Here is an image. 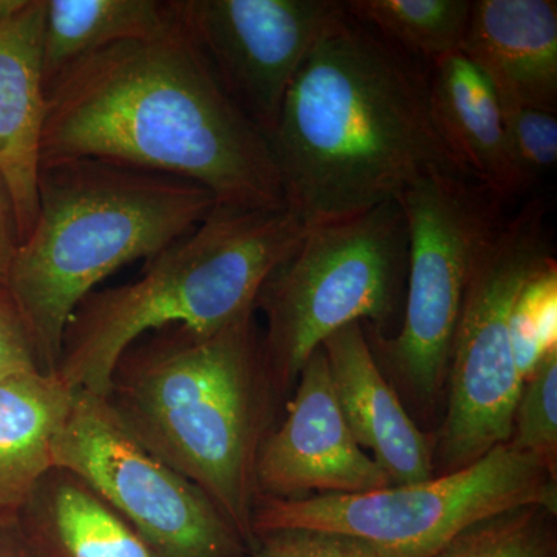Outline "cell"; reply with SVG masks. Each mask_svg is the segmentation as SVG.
Segmentation results:
<instances>
[{
	"instance_id": "cell-1",
	"label": "cell",
	"mask_w": 557,
	"mask_h": 557,
	"mask_svg": "<svg viewBox=\"0 0 557 557\" xmlns=\"http://www.w3.org/2000/svg\"><path fill=\"white\" fill-rule=\"evenodd\" d=\"M65 159L197 183L220 207L287 208L269 139L220 87L175 13L160 35L115 44L51 87L40 163Z\"/></svg>"
},
{
	"instance_id": "cell-2",
	"label": "cell",
	"mask_w": 557,
	"mask_h": 557,
	"mask_svg": "<svg viewBox=\"0 0 557 557\" xmlns=\"http://www.w3.org/2000/svg\"><path fill=\"white\" fill-rule=\"evenodd\" d=\"M267 139L307 228L397 200L426 172L472 178L432 120L428 65L348 14L311 50Z\"/></svg>"
},
{
	"instance_id": "cell-3",
	"label": "cell",
	"mask_w": 557,
	"mask_h": 557,
	"mask_svg": "<svg viewBox=\"0 0 557 557\" xmlns=\"http://www.w3.org/2000/svg\"><path fill=\"white\" fill-rule=\"evenodd\" d=\"M256 313L211 335L172 325L141 336L121 355L104 397L126 431L199 486L251 548L258 461L278 399Z\"/></svg>"
},
{
	"instance_id": "cell-4",
	"label": "cell",
	"mask_w": 557,
	"mask_h": 557,
	"mask_svg": "<svg viewBox=\"0 0 557 557\" xmlns=\"http://www.w3.org/2000/svg\"><path fill=\"white\" fill-rule=\"evenodd\" d=\"M215 205L197 183L115 161L40 163L38 214L7 288L44 372H57L70 318L106 277L152 259L196 230Z\"/></svg>"
},
{
	"instance_id": "cell-5",
	"label": "cell",
	"mask_w": 557,
	"mask_h": 557,
	"mask_svg": "<svg viewBox=\"0 0 557 557\" xmlns=\"http://www.w3.org/2000/svg\"><path fill=\"white\" fill-rule=\"evenodd\" d=\"M307 226L288 208L215 205L134 282L91 292L62 336L58 376L73 392L106 397L113 369L135 341L180 325L211 335L256 310L263 282L298 248Z\"/></svg>"
},
{
	"instance_id": "cell-6",
	"label": "cell",
	"mask_w": 557,
	"mask_h": 557,
	"mask_svg": "<svg viewBox=\"0 0 557 557\" xmlns=\"http://www.w3.org/2000/svg\"><path fill=\"white\" fill-rule=\"evenodd\" d=\"M408 251L397 200L307 230L256 299V311L267 318L263 359L278 398L333 333L354 322L379 335L386 330L398 313Z\"/></svg>"
},
{
	"instance_id": "cell-7",
	"label": "cell",
	"mask_w": 557,
	"mask_h": 557,
	"mask_svg": "<svg viewBox=\"0 0 557 557\" xmlns=\"http://www.w3.org/2000/svg\"><path fill=\"white\" fill-rule=\"evenodd\" d=\"M557 512V467L498 445L468 467L440 478L364 494L259 497L255 537L317 530L361 539L395 557H432L461 531L520 507Z\"/></svg>"
},
{
	"instance_id": "cell-8",
	"label": "cell",
	"mask_w": 557,
	"mask_h": 557,
	"mask_svg": "<svg viewBox=\"0 0 557 557\" xmlns=\"http://www.w3.org/2000/svg\"><path fill=\"white\" fill-rule=\"evenodd\" d=\"M555 258L547 203L534 197L505 218L475 262L450 348L449 399L437 449L443 474L511 438L523 383L509 318L528 278Z\"/></svg>"
},
{
	"instance_id": "cell-9",
	"label": "cell",
	"mask_w": 557,
	"mask_h": 557,
	"mask_svg": "<svg viewBox=\"0 0 557 557\" xmlns=\"http://www.w3.org/2000/svg\"><path fill=\"white\" fill-rule=\"evenodd\" d=\"M409 251L401 327L376 348L413 397L429 403L448 376L450 348L475 262L504 222V200L475 180L431 171L397 199Z\"/></svg>"
},
{
	"instance_id": "cell-10",
	"label": "cell",
	"mask_w": 557,
	"mask_h": 557,
	"mask_svg": "<svg viewBox=\"0 0 557 557\" xmlns=\"http://www.w3.org/2000/svg\"><path fill=\"white\" fill-rule=\"evenodd\" d=\"M53 460L54 468L84 480L161 556H244V541L211 498L129 434L104 398L73 394Z\"/></svg>"
},
{
	"instance_id": "cell-11",
	"label": "cell",
	"mask_w": 557,
	"mask_h": 557,
	"mask_svg": "<svg viewBox=\"0 0 557 557\" xmlns=\"http://www.w3.org/2000/svg\"><path fill=\"white\" fill-rule=\"evenodd\" d=\"M220 87L267 138L304 62L347 16L336 0H172Z\"/></svg>"
},
{
	"instance_id": "cell-12",
	"label": "cell",
	"mask_w": 557,
	"mask_h": 557,
	"mask_svg": "<svg viewBox=\"0 0 557 557\" xmlns=\"http://www.w3.org/2000/svg\"><path fill=\"white\" fill-rule=\"evenodd\" d=\"M387 486L391 479L348 426L319 347L300 370L287 416L260 450L259 497L346 496Z\"/></svg>"
},
{
	"instance_id": "cell-13",
	"label": "cell",
	"mask_w": 557,
	"mask_h": 557,
	"mask_svg": "<svg viewBox=\"0 0 557 557\" xmlns=\"http://www.w3.org/2000/svg\"><path fill=\"white\" fill-rule=\"evenodd\" d=\"M336 398L362 449L383 468L392 485L434 478V456L384 376L364 324L354 322L322 343Z\"/></svg>"
},
{
	"instance_id": "cell-14",
	"label": "cell",
	"mask_w": 557,
	"mask_h": 557,
	"mask_svg": "<svg viewBox=\"0 0 557 557\" xmlns=\"http://www.w3.org/2000/svg\"><path fill=\"white\" fill-rule=\"evenodd\" d=\"M42 24L44 0H24L21 9L0 21V174L13 200L21 244L38 214L47 113Z\"/></svg>"
},
{
	"instance_id": "cell-15",
	"label": "cell",
	"mask_w": 557,
	"mask_h": 557,
	"mask_svg": "<svg viewBox=\"0 0 557 557\" xmlns=\"http://www.w3.org/2000/svg\"><path fill=\"white\" fill-rule=\"evenodd\" d=\"M460 51L485 75L498 98L556 113L555 0L471 2Z\"/></svg>"
},
{
	"instance_id": "cell-16",
	"label": "cell",
	"mask_w": 557,
	"mask_h": 557,
	"mask_svg": "<svg viewBox=\"0 0 557 557\" xmlns=\"http://www.w3.org/2000/svg\"><path fill=\"white\" fill-rule=\"evenodd\" d=\"M429 69V102L440 137L475 182L498 199L522 194L509 159L494 87L461 51Z\"/></svg>"
},
{
	"instance_id": "cell-17",
	"label": "cell",
	"mask_w": 557,
	"mask_h": 557,
	"mask_svg": "<svg viewBox=\"0 0 557 557\" xmlns=\"http://www.w3.org/2000/svg\"><path fill=\"white\" fill-rule=\"evenodd\" d=\"M17 525L35 557H163L67 469L39 480Z\"/></svg>"
},
{
	"instance_id": "cell-18",
	"label": "cell",
	"mask_w": 557,
	"mask_h": 557,
	"mask_svg": "<svg viewBox=\"0 0 557 557\" xmlns=\"http://www.w3.org/2000/svg\"><path fill=\"white\" fill-rule=\"evenodd\" d=\"M73 394L54 373L0 381V522L17 520L39 480L54 468V442Z\"/></svg>"
},
{
	"instance_id": "cell-19",
	"label": "cell",
	"mask_w": 557,
	"mask_h": 557,
	"mask_svg": "<svg viewBox=\"0 0 557 557\" xmlns=\"http://www.w3.org/2000/svg\"><path fill=\"white\" fill-rule=\"evenodd\" d=\"M174 21L161 0H44L46 95L70 69L124 40L148 39Z\"/></svg>"
},
{
	"instance_id": "cell-20",
	"label": "cell",
	"mask_w": 557,
	"mask_h": 557,
	"mask_svg": "<svg viewBox=\"0 0 557 557\" xmlns=\"http://www.w3.org/2000/svg\"><path fill=\"white\" fill-rule=\"evenodd\" d=\"M348 16L426 65L458 53L467 33L469 0H350Z\"/></svg>"
},
{
	"instance_id": "cell-21",
	"label": "cell",
	"mask_w": 557,
	"mask_h": 557,
	"mask_svg": "<svg viewBox=\"0 0 557 557\" xmlns=\"http://www.w3.org/2000/svg\"><path fill=\"white\" fill-rule=\"evenodd\" d=\"M555 512L520 507L480 520L432 557H557Z\"/></svg>"
},
{
	"instance_id": "cell-22",
	"label": "cell",
	"mask_w": 557,
	"mask_h": 557,
	"mask_svg": "<svg viewBox=\"0 0 557 557\" xmlns=\"http://www.w3.org/2000/svg\"><path fill=\"white\" fill-rule=\"evenodd\" d=\"M512 354L525 383L557 351V262L549 260L520 289L509 318Z\"/></svg>"
},
{
	"instance_id": "cell-23",
	"label": "cell",
	"mask_w": 557,
	"mask_h": 557,
	"mask_svg": "<svg viewBox=\"0 0 557 557\" xmlns=\"http://www.w3.org/2000/svg\"><path fill=\"white\" fill-rule=\"evenodd\" d=\"M505 139L520 188L525 193L553 170L557 160V116L549 110L531 108L498 98Z\"/></svg>"
},
{
	"instance_id": "cell-24",
	"label": "cell",
	"mask_w": 557,
	"mask_h": 557,
	"mask_svg": "<svg viewBox=\"0 0 557 557\" xmlns=\"http://www.w3.org/2000/svg\"><path fill=\"white\" fill-rule=\"evenodd\" d=\"M508 443L557 465V351L523 383Z\"/></svg>"
},
{
	"instance_id": "cell-25",
	"label": "cell",
	"mask_w": 557,
	"mask_h": 557,
	"mask_svg": "<svg viewBox=\"0 0 557 557\" xmlns=\"http://www.w3.org/2000/svg\"><path fill=\"white\" fill-rule=\"evenodd\" d=\"M242 557H395L361 539L317 530H284L256 539Z\"/></svg>"
},
{
	"instance_id": "cell-26",
	"label": "cell",
	"mask_w": 557,
	"mask_h": 557,
	"mask_svg": "<svg viewBox=\"0 0 557 557\" xmlns=\"http://www.w3.org/2000/svg\"><path fill=\"white\" fill-rule=\"evenodd\" d=\"M44 372L38 350L9 288L0 285V381Z\"/></svg>"
},
{
	"instance_id": "cell-27",
	"label": "cell",
	"mask_w": 557,
	"mask_h": 557,
	"mask_svg": "<svg viewBox=\"0 0 557 557\" xmlns=\"http://www.w3.org/2000/svg\"><path fill=\"white\" fill-rule=\"evenodd\" d=\"M21 236L13 200L0 174V285L7 287L11 263L20 249Z\"/></svg>"
},
{
	"instance_id": "cell-28",
	"label": "cell",
	"mask_w": 557,
	"mask_h": 557,
	"mask_svg": "<svg viewBox=\"0 0 557 557\" xmlns=\"http://www.w3.org/2000/svg\"><path fill=\"white\" fill-rule=\"evenodd\" d=\"M0 557H35L22 536L17 520L0 522Z\"/></svg>"
},
{
	"instance_id": "cell-29",
	"label": "cell",
	"mask_w": 557,
	"mask_h": 557,
	"mask_svg": "<svg viewBox=\"0 0 557 557\" xmlns=\"http://www.w3.org/2000/svg\"><path fill=\"white\" fill-rule=\"evenodd\" d=\"M22 3H24V0H0V21L5 20L14 11L21 9Z\"/></svg>"
}]
</instances>
